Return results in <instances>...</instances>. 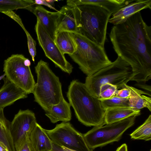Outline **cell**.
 <instances>
[{
	"label": "cell",
	"instance_id": "obj_1",
	"mask_svg": "<svg viewBox=\"0 0 151 151\" xmlns=\"http://www.w3.org/2000/svg\"><path fill=\"white\" fill-rule=\"evenodd\" d=\"M109 37L118 56L133 70L131 81L145 83L151 78V27L144 21L140 12L125 22L114 25Z\"/></svg>",
	"mask_w": 151,
	"mask_h": 151
},
{
	"label": "cell",
	"instance_id": "obj_2",
	"mask_svg": "<svg viewBox=\"0 0 151 151\" xmlns=\"http://www.w3.org/2000/svg\"><path fill=\"white\" fill-rule=\"evenodd\" d=\"M67 97L77 119L83 124L89 127L105 125L106 110L99 98L93 95L84 83L73 80L69 86Z\"/></svg>",
	"mask_w": 151,
	"mask_h": 151
},
{
	"label": "cell",
	"instance_id": "obj_3",
	"mask_svg": "<svg viewBox=\"0 0 151 151\" xmlns=\"http://www.w3.org/2000/svg\"><path fill=\"white\" fill-rule=\"evenodd\" d=\"M78 33L104 47L108 23L111 14L97 6H74Z\"/></svg>",
	"mask_w": 151,
	"mask_h": 151
},
{
	"label": "cell",
	"instance_id": "obj_4",
	"mask_svg": "<svg viewBox=\"0 0 151 151\" xmlns=\"http://www.w3.org/2000/svg\"><path fill=\"white\" fill-rule=\"evenodd\" d=\"M37 81L33 89L34 101L46 113L52 106L59 103L63 97L59 77L48 63L40 60L35 67Z\"/></svg>",
	"mask_w": 151,
	"mask_h": 151
},
{
	"label": "cell",
	"instance_id": "obj_5",
	"mask_svg": "<svg viewBox=\"0 0 151 151\" xmlns=\"http://www.w3.org/2000/svg\"><path fill=\"white\" fill-rule=\"evenodd\" d=\"M77 48L69 55L87 76L92 75L110 64L104 47L98 45L78 32H72Z\"/></svg>",
	"mask_w": 151,
	"mask_h": 151
},
{
	"label": "cell",
	"instance_id": "obj_6",
	"mask_svg": "<svg viewBox=\"0 0 151 151\" xmlns=\"http://www.w3.org/2000/svg\"><path fill=\"white\" fill-rule=\"evenodd\" d=\"M133 76L131 65L121 57L90 76L86 78V86L94 96L99 98L100 87L109 83L122 89L124 84L131 81Z\"/></svg>",
	"mask_w": 151,
	"mask_h": 151
},
{
	"label": "cell",
	"instance_id": "obj_7",
	"mask_svg": "<svg viewBox=\"0 0 151 151\" xmlns=\"http://www.w3.org/2000/svg\"><path fill=\"white\" fill-rule=\"evenodd\" d=\"M137 116H132L114 123L94 127L83 134L86 145L93 150L119 141L124 132L134 124Z\"/></svg>",
	"mask_w": 151,
	"mask_h": 151
},
{
	"label": "cell",
	"instance_id": "obj_8",
	"mask_svg": "<svg viewBox=\"0 0 151 151\" xmlns=\"http://www.w3.org/2000/svg\"><path fill=\"white\" fill-rule=\"evenodd\" d=\"M30 60L23 55L13 54L4 60L3 67L6 77L28 94L32 93L36 84Z\"/></svg>",
	"mask_w": 151,
	"mask_h": 151
},
{
	"label": "cell",
	"instance_id": "obj_9",
	"mask_svg": "<svg viewBox=\"0 0 151 151\" xmlns=\"http://www.w3.org/2000/svg\"><path fill=\"white\" fill-rule=\"evenodd\" d=\"M51 140L61 146L76 151H93L86 145L83 135L69 122H63L51 130L45 129Z\"/></svg>",
	"mask_w": 151,
	"mask_h": 151
},
{
	"label": "cell",
	"instance_id": "obj_10",
	"mask_svg": "<svg viewBox=\"0 0 151 151\" xmlns=\"http://www.w3.org/2000/svg\"><path fill=\"white\" fill-rule=\"evenodd\" d=\"M35 30L39 45L46 57L62 70L69 74L71 73L73 68L72 65L66 60L64 55L37 20Z\"/></svg>",
	"mask_w": 151,
	"mask_h": 151
},
{
	"label": "cell",
	"instance_id": "obj_11",
	"mask_svg": "<svg viewBox=\"0 0 151 151\" xmlns=\"http://www.w3.org/2000/svg\"><path fill=\"white\" fill-rule=\"evenodd\" d=\"M37 123L34 113L29 109H20L15 115L11 122L10 129L16 151L29 138Z\"/></svg>",
	"mask_w": 151,
	"mask_h": 151
},
{
	"label": "cell",
	"instance_id": "obj_12",
	"mask_svg": "<svg viewBox=\"0 0 151 151\" xmlns=\"http://www.w3.org/2000/svg\"><path fill=\"white\" fill-rule=\"evenodd\" d=\"M151 9V0H134L122 7L112 14L108 22L114 25L122 23L140 10Z\"/></svg>",
	"mask_w": 151,
	"mask_h": 151
},
{
	"label": "cell",
	"instance_id": "obj_13",
	"mask_svg": "<svg viewBox=\"0 0 151 151\" xmlns=\"http://www.w3.org/2000/svg\"><path fill=\"white\" fill-rule=\"evenodd\" d=\"M4 84L0 89V109L13 104L16 101L27 98V94L11 82L6 77L3 79Z\"/></svg>",
	"mask_w": 151,
	"mask_h": 151
},
{
	"label": "cell",
	"instance_id": "obj_14",
	"mask_svg": "<svg viewBox=\"0 0 151 151\" xmlns=\"http://www.w3.org/2000/svg\"><path fill=\"white\" fill-rule=\"evenodd\" d=\"M58 12H52L47 10L41 5H37L34 14L40 23L55 42L57 32Z\"/></svg>",
	"mask_w": 151,
	"mask_h": 151
},
{
	"label": "cell",
	"instance_id": "obj_15",
	"mask_svg": "<svg viewBox=\"0 0 151 151\" xmlns=\"http://www.w3.org/2000/svg\"><path fill=\"white\" fill-rule=\"evenodd\" d=\"M134 0H68L67 5L74 6L91 5L103 8L111 15L121 8L133 2Z\"/></svg>",
	"mask_w": 151,
	"mask_h": 151
},
{
	"label": "cell",
	"instance_id": "obj_16",
	"mask_svg": "<svg viewBox=\"0 0 151 151\" xmlns=\"http://www.w3.org/2000/svg\"><path fill=\"white\" fill-rule=\"evenodd\" d=\"M59 12L57 32L67 31L78 32L74 7L66 5L62 7Z\"/></svg>",
	"mask_w": 151,
	"mask_h": 151
},
{
	"label": "cell",
	"instance_id": "obj_17",
	"mask_svg": "<svg viewBox=\"0 0 151 151\" xmlns=\"http://www.w3.org/2000/svg\"><path fill=\"white\" fill-rule=\"evenodd\" d=\"M29 138L35 151H50L52 141L45 129L37 123L29 136Z\"/></svg>",
	"mask_w": 151,
	"mask_h": 151
},
{
	"label": "cell",
	"instance_id": "obj_18",
	"mask_svg": "<svg viewBox=\"0 0 151 151\" xmlns=\"http://www.w3.org/2000/svg\"><path fill=\"white\" fill-rule=\"evenodd\" d=\"M70 106L69 103L63 97L59 103L52 106L45 114L53 123L59 121L67 122L71 119Z\"/></svg>",
	"mask_w": 151,
	"mask_h": 151
},
{
	"label": "cell",
	"instance_id": "obj_19",
	"mask_svg": "<svg viewBox=\"0 0 151 151\" xmlns=\"http://www.w3.org/2000/svg\"><path fill=\"white\" fill-rule=\"evenodd\" d=\"M124 87L128 88L130 91L129 99L131 108L136 110H140L142 108H146L150 111H151V97L145 95L151 96V94L127 84H124L123 88Z\"/></svg>",
	"mask_w": 151,
	"mask_h": 151
},
{
	"label": "cell",
	"instance_id": "obj_20",
	"mask_svg": "<svg viewBox=\"0 0 151 151\" xmlns=\"http://www.w3.org/2000/svg\"><path fill=\"white\" fill-rule=\"evenodd\" d=\"M55 42L64 55H72L76 50L77 45L72 32L67 31L57 32Z\"/></svg>",
	"mask_w": 151,
	"mask_h": 151
},
{
	"label": "cell",
	"instance_id": "obj_21",
	"mask_svg": "<svg viewBox=\"0 0 151 151\" xmlns=\"http://www.w3.org/2000/svg\"><path fill=\"white\" fill-rule=\"evenodd\" d=\"M140 114V110H136L130 107L107 109L105 116V124L116 122L132 116H137Z\"/></svg>",
	"mask_w": 151,
	"mask_h": 151
},
{
	"label": "cell",
	"instance_id": "obj_22",
	"mask_svg": "<svg viewBox=\"0 0 151 151\" xmlns=\"http://www.w3.org/2000/svg\"><path fill=\"white\" fill-rule=\"evenodd\" d=\"M11 122L5 116L4 109H0V142L6 146L9 151H16L11 133Z\"/></svg>",
	"mask_w": 151,
	"mask_h": 151
},
{
	"label": "cell",
	"instance_id": "obj_23",
	"mask_svg": "<svg viewBox=\"0 0 151 151\" xmlns=\"http://www.w3.org/2000/svg\"><path fill=\"white\" fill-rule=\"evenodd\" d=\"M36 6L32 0H0V12L24 9L34 14Z\"/></svg>",
	"mask_w": 151,
	"mask_h": 151
},
{
	"label": "cell",
	"instance_id": "obj_24",
	"mask_svg": "<svg viewBox=\"0 0 151 151\" xmlns=\"http://www.w3.org/2000/svg\"><path fill=\"white\" fill-rule=\"evenodd\" d=\"M133 139L143 140L146 141L151 139V115H150L144 122L130 134Z\"/></svg>",
	"mask_w": 151,
	"mask_h": 151
},
{
	"label": "cell",
	"instance_id": "obj_25",
	"mask_svg": "<svg viewBox=\"0 0 151 151\" xmlns=\"http://www.w3.org/2000/svg\"><path fill=\"white\" fill-rule=\"evenodd\" d=\"M99 99L103 108L106 110L116 108L130 107L129 98H122L114 96L107 99Z\"/></svg>",
	"mask_w": 151,
	"mask_h": 151
},
{
	"label": "cell",
	"instance_id": "obj_26",
	"mask_svg": "<svg viewBox=\"0 0 151 151\" xmlns=\"http://www.w3.org/2000/svg\"><path fill=\"white\" fill-rule=\"evenodd\" d=\"M118 89L117 87L109 83H106L101 86L100 89V99H107L114 96Z\"/></svg>",
	"mask_w": 151,
	"mask_h": 151
},
{
	"label": "cell",
	"instance_id": "obj_27",
	"mask_svg": "<svg viewBox=\"0 0 151 151\" xmlns=\"http://www.w3.org/2000/svg\"><path fill=\"white\" fill-rule=\"evenodd\" d=\"M23 29L26 35L29 52L32 57V61L34 62L35 60V58L36 54V42L33 39L25 28H24Z\"/></svg>",
	"mask_w": 151,
	"mask_h": 151
},
{
	"label": "cell",
	"instance_id": "obj_28",
	"mask_svg": "<svg viewBox=\"0 0 151 151\" xmlns=\"http://www.w3.org/2000/svg\"><path fill=\"white\" fill-rule=\"evenodd\" d=\"M18 151H35L29 138L22 145Z\"/></svg>",
	"mask_w": 151,
	"mask_h": 151
},
{
	"label": "cell",
	"instance_id": "obj_29",
	"mask_svg": "<svg viewBox=\"0 0 151 151\" xmlns=\"http://www.w3.org/2000/svg\"><path fill=\"white\" fill-rule=\"evenodd\" d=\"M130 94L129 90L124 87L119 90L118 89L114 96L122 98H127L129 97Z\"/></svg>",
	"mask_w": 151,
	"mask_h": 151
},
{
	"label": "cell",
	"instance_id": "obj_30",
	"mask_svg": "<svg viewBox=\"0 0 151 151\" xmlns=\"http://www.w3.org/2000/svg\"><path fill=\"white\" fill-rule=\"evenodd\" d=\"M35 4L37 5H44L49 8L56 11V12L58 10L55 9L54 7L52 6L49 4L45 0H34Z\"/></svg>",
	"mask_w": 151,
	"mask_h": 151
},
{
	"label": "cell",
	"instance_id": "obj_31",
	"mask_svg": "<svg viewBox=\"0 0 151 151\" xmlns=\"http://www.w3.org/2000/svg\"><path fill=\"white\" fill-rule=\"evenodd\" d=\"M52 148L50 151H66L62 147L58 145L52 141Z\"/></svg>",
	"mask_w": 151,
	"mask_h": 151
},
{
	"label": "cell",
	"instance_id": "obj_32",
	"mask_svg": "<svg viewBox=\"0 0 151 151\" xmlns=\"http://www.w3.org/2000/svg\"><path fill=\"white\" fill-rule=\"evenodd\" d=\"M136 85L137 86L144 89L149 92L150 91L151 92V87L150 86L146 85L145 83H138Z\"/></svg>",
	"mask_w": 151,
	"mask_h": 151
},
{
	"label": "cell",
	"instance_id": "obj_33",
	"mask_svg": "<svg viewBox=\"0 0 151 151\" xmlns=\"http://www.w3.org/2000/svg\"><path fill=\"white\" fill-rule=\"evenodd\" d=\"M116 151H128L127 145L125 143L122 144L117 148Z\"/></svg>",
	"mask_w": 151,
	"mask_h": 151
},
{
	"label": "cell",
	"instance_id": "obj_34",
	"mask_svg": "<svg viewBox=\"0 0 151 151\" xmlns=\"http://www.w3.org/2000/svg\"><path fill=\"white\" fill-rule=\"evenodd\" d=\"M50 5L53 6L54 5V3L55 1H58L57 0H45Z\"/></svg>",
	"mask_w": 151,
	"mask_h": 151
},
{
	"label": "cell",
	"instance_id": "obj_35",
	"mask_svg": "<svg viewBox=\"0 0 151 151\" xmlns=\"http://www.w3.org/2000/svg\"><path fill=\"white\" fill-rule=\"evenodd\" d=\"M66 151H76L72 150H71L68 148H67L64 147H62Z\"/></svg>",
	"mask_w": 151,
	"mask_h": 151
},
{
	"label": "cell",
	"instance_id": "obj_36",
	"mask_svg": "<svg viewBox=\"0 0 151 151\" xmlns=\"http://www.w3.org/2000/svg\"><path fill=\"white\" fill-rule=\"evenodd\" d=\"M6 76V74L4 73L3 75H1L0 76V81L1 79H3V78H4L5 76Z\"/></svg>",
	"mask_w": 151,
	"mask_h": 151
}]
</instances>
